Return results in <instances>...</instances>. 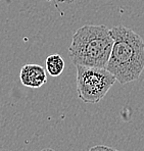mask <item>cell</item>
<instances>
[{"label": "cell", "instance_id": "8", "mask_svg": "<svg viewBox=\"0 0 144 151\" xmlns=\"http://www.w3.org/2000/svg\"><path fill=\"white\" fill-rule=\"evenodd\" d=\"M110 151H119V150H116V149H114V148H112V150Z\"/></svg>", "mask_w": 144, "mask_h": 151}, {"label": "cell", "instance_id": "9", "mask_svg": "<svg viewBox=\"0 0 144 151\" xmlns=\"http://www.w3.org/2000/svg\"><path fill=\"white\" fill-rule=\"evenodd\" d=\"M0 151H3V150H0Z\"/></svg>", "mask_w": 144, "mask_h": 151}, {"label": "cell", "instance_id": "6", "mask_svg": "<svg viewBox=\"0 0 144 151\" xmlns=\"http://www.w3.org/2000/svg\"><path fill=\"white\" fill-rule=\"evenodd\" d=\"M110 150H112V147H107V146L104 145H97L90 148L89 151H110Z\"/></svg>", "mask_w": 144, "mask_h": 151}, {"label": "cell", "instance_id": "2", "mask_svg": "<svg viewBox=\"0 0 144 151\" xmlns=\"http://www.w3.org/2000/svg\"><path fill=\"white\" fill-rule=\"evenodd\" d=\"M112 45L110 29L104 25H85L75 31L68 55L75 65L105 68Z\"/></svg>", "mask_w": 144, "mask_h": 151}, {"label": "cell", "instance_id": "5", "mask_svg": "<svg viewBox=\"0 0 144 151\" xmlns=\"http://www.w3.org/2000/svg\"><path fill=\"white\" fill-rule=\"evenodd\" d=\"M46 70L51 77H58L65 70V60L59 54H52L46 58Z\"/></svg>", "mask_w": 144, "mask_h": 151}, {"label": "cell", "instance_id": "7", "mask_svg": "<svg viewBox=\"0 0 144 151\" xmlns=\"http://www.w3.org/2000/svg\"><path fill=\"white\" fill-rule=\"evenodd\" d=\"M40 151H55V150L51 149V148H45V149H42V150H40Z\"/></svg>", "mask_w": 144, "mask_h": 151}, {"label": "cell", "instance_id": "3", "mask_svg": "<svg viewBox=\"0 0 144 151\" xmlns=\"http://www.w3.org/2000/svg\"><path fill=\"white\" fill-rule=\"evenodd\" d=\"M76 70L78 97L88 104L98 103L117 82L105 68L76 65Z\"/></svg>", "mask_w": 144, "mask_h": 151}, {"label": "cell", "instance_id": "4", "mask_svg": "<svg viewBox=\"0 0 144 151\" xmlns=\"http://www.w3.org/2000/svg\"><path fill=\"white\" fill-rule=\"evenodd\" d=\"M19 80L25 87L40 88L47 82L43 66L39 64H25L19 73Z\"/></svg>", "mask_w": 144, "mask_h": 151}, {"label": "cell", "instance_id": "1", "mask_svg": "<svg viewBox=\"0 0 144 151\" xmlns=\"http://www.w3.org/2000/svg\"><path fill=\"white\" fill-rule=\"evenodd\" d=\"M110 32L114 45L105 68L122 85L136 81L144 70V41L125 26L114 27Z\"/></svg>", "mask_w": 144, "mask_h": 151}]
</instances>
